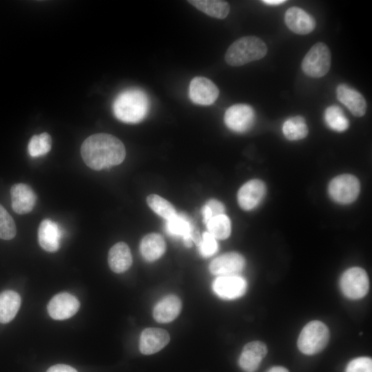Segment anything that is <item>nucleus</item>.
I'll use <instances>...</instances> for the list:
<instances>
[{"label": "nucleus", "instance_id": "7c9ffc66", "mask_svg": "<svg viewBox=\"0 0 372 372\" xmlns=\"http://www.w3.org/2000/svg\"><path fill=\"white\" fill-rule=\"evenodd\" d=\"M16 233L17 229L13 218L0 205V238L3 240L12 239Z\"/></svg>", "mask_w": 372, "mask_h": 372}, {"label": "nucleus", "instance_id": "5701e85b", "mask_svg": "<svg viewBox=\"0 0 372 372\" xmlns=\"http://www.w3.org/2000/svg\"><path fill=\"white\" fill-rule=\"evenodd\" d=\"M139 249L143 258L152 262L163 255L166 249V244L161 235L151 233L142 238Z\"/></svg>", "mask_w": 372, "mask_h": 372}, {"label": "nucleus", "instance_id": "72a5a7b5", "mask_svg": "<svg viewBox=\"0 0 372 372\" xmlns=\"http://www.w3.org/2000/svg\"><path fill=\"white\" fill-rule=\"evenodd\" d=\"M345 372H372V360L368 357L356 358L348 364Z\"/></svg>", "mask_w": 372, "mask_h": 372}, {"label": "nucleus", "instance_id": "9b49d317", "mask_svg": "<svg viewBox=\"0 0 372 372\" xmlns=\"http://www.w3.org/2000/svg\"><path fill=\"white\" fill-rule=\"evenodd\" d=\"M189 95L193 103L198 105H209L217 99L219 90L210 79L199 76L191 80Z\"/></svg>", "mask_w": 372, "mask_h": 372}, {"label": "nucleus", "instance_id": "2eb2a0df", "mask_svg": "<svg viewBox=\"0 0 372 372\" xmlns=\"http://www.w3.org/2000/svg\"><path fill=\"white\" fill-rule=\"evenodd\" d=\"M266 344L261 341H252L245 345L238 363L245 372H255L267 354Z\"/></svg>", "mask_w": 372, "mask_h": 372}, {"label": "nucleus", "instance_id": "f3484780", "mask_svg": "<svg viewBox=\"0 0 372 372\" xmlns=\"http://www.w3.org/2000/svg\"><path fill=\"white\" fill-rule=\"evenodd\" d=\"M12 209L19 214L30 212L37 200V196L33 189L24 183H17L10 189Z\"/></svg>", "mask_w": 372, "mask_h": 372}, {"label": "nucleus", "instance_id": "473e14b6", "mask_svg": "<svg viewBox=\"0 0 372 372\" xmlns=\"http://www.w3.org/2000/svg\"><path fill=\"white\" fill-rule=\"evenodd\" d=\"M225 206L216 199H210L202 208L203 221L205 224L212 218L224 214Z\"/></svg>", "mask_w": 372, "mask_h": 372}, {"label": "nucleus", "instance_id": "1a4fd4ad", "mask_svg": "<svg viewBox=\"0 0 372 372\" xmlns=\"http://www.w3.org/2000/svg\"><path fill=\"white\" fill-rule=\"evenodd\" d=\"M167 233L174 237H182L187 247L192 246V242L198 246L201 238L195 231L191 220L185 214H176L167 220L165 224Z\"/></svg>", "mask_w": 372, "mask_h": 372}, {"label": "nucleus", "instance_id": "39448f33", "mask_svg": "<svg viewBox=\"0 0 372 372\" xmlns=\"http://www.w3.org/2000/svg\"><path fill=\"white\" fill-rule=\"evenodd\" d=\"M331 63V52L322 42L314 44L302 61V71L309 76L320 78L329 71Z\"/></svg>", "mask_w": 372, "mask_h": 372}, {"label": "nucleus", "instance_id": "b1692460", "mask_svg": "<svg viewBox=\"0 0 372 372\" xmlns=\"http://www.w3.org/2000/svg\"><path fill=\"white\" fill-rule=\"evenodd\" d=\"M21 305L18 293L6 290L0 293V323L10 322L17 315Z\"/></svg>", "mask_w": 372, "mask_h": 372}, {"label": "nucleus", "instance_id": "bb28decb", "mask_svg": "<svg viewBox=\"0 0 372 372\" xmlns=\"http://www.w3.org/2000/svg\"><path fill=\"white\" fill-rule=\"evenodd\" d=\"M324 121L331 130L344 132L348 129L349 123L342 110L337 105L328 107L324 111Z\"/></svg>", "mask_w": 372, "mask_h": 372}, {"label": "nucleus", "instance_id": "20e7f679", "mask_svg": "<svg viewBox=\"0 0 372 372\" xmlns=\"http://www.w3.org/2000/svg\"><path fill=\"white\" fill-rule=\"evenodd\" d=\"M329 330L321 321L313 320L302 329L298 339V347L306 355H314L322 351L329 340Z\"/></svg>", "mask_w": 372, "mask_h": 372}, {"label": "nucleus", "instance_id": "cd10ccee", "mask_svg": "<svg viewBox=\"0 0 372 372\" xmlns=\"http://www.w3.org/2000/svg\"><path fill=\"white\" fill-rule=\"evenodd\" d=\"M206 225L208 232L216 239H226L231 234V222L225 214L211 218Z\"/></svg>", "mask_w": 372, "mask_h": 372}, {"label": "nucleus", "instance_id": "0eeeda50", "mask_svg": "<svg viewBox=\"0 0 372 372\" xmlns=\"http://www.w3.org/2000/svg\"><path fill=\"white\" fill-rule=\"evenodd\" d=\"M360 189L359 180L355 176L342 174L331 180L328 191L329 196L334 201L347 205L356 200Z\"/></svg>", "mask_w": 372, "mask_h": 372}, {"label": "nucleus", "instance_id": "c85d7f7f", "mask_svg": "<svg viewBox=\"0 0 372 372\" xmlns=\"http://www.w3.org/2000/svg\"><path fill=\"white\" fill-rule=\"evenodd\" d=\"M147 203L156 214L167 220L177 214L174 207L169 201L158 195H149L147 198Z\"/></svg>", "mask_w": 372, "mask_h": 372}, {"label": "nucleus", "instance_id": "4be33fe9", "mask_svg": "<svg viewBox=\"0 0 372 372\" xmlns=\"http://www.w3.org/2000/svg\"><path fill=\"white\" fill-rule=\"evenodd\" d=\"M107 260L112 271L121 273L127 271L132 264V256L128 245L123 242L116 243L110 249Z\"/></svg>", "mask_w": 372, "mask_h": 372}, {"label": "nucleus", "instance_id": "e433bc0d", "mask_svg": "<svg viewBox=\"0 0 372 372\" xmlns=\"http://www.w3.org/2000/svg\"><path fill=\"white\" fill-rule=\"evenodd\" d=\"M262 3L269 4V5H279L283 3H285V0H264L262 1Z\"/></svg>", "mask_w": 372, "mask_h": 372}, {"label": "nucleus", "instance_id": "6ab92c4d", "mask_svg": "<svg viewBox=\"0 0 372 372\" xmlns=\"http://www.w3.org/2000/svg\"><path fill=\"white\" fill-rule=\"evenodd\" d=\"M337 99L344 105L353 115L361 117L366 111V103L363 96L349 86L340 84L336 89Z\"/></svg>", "mask_w": 372, "mask_h": 372}, {"label": "nucleus", "instance_id": "f704fd0d", "mask_svg": "<svg viewBox=\"0 0 372 372\" xmlns=\"http://www.w3.org/2000/svg\"><path fill=\"white\" fill-rule=\"evenodd\" d=\"M46 372H78L74 368L64 364H58L50 366Z\"/></svg>", "mask_w": 372, "mask_h": 372}, {"label": "nucleus", "instance_id": "7ed1b4c3", "mask_svg": "<svg viewBox=\"0 0 372 372\" xmlns=\"http://www.w3.org/2000/svg\"><path fill=\"white\" fill-rule=\"evenodd\" d=\"M267 52L265 43L255 36L236 40L227 49L225 59L231 66H240L262 59Z\"/></svg>", "mask_w": 372, "mask_h": 372}, {"label": "nucleus", "instance_id": "dca6fc26", "mask_svg": "<svg viewBox=\"0 0 372 372\" xmlns=\"http://www.w3.org/2000/svg\"><path fill=\"white\" fill-rule=\"evenodd\" d=\"M168 332L161 328L145 329L140 337L139 350L144 355L156 353L163 349L169 342Z\"/></svg>", "mask_w": 372, "mask_h": 372}, {"label": "nucleus", "instance_id": "c9c22d12", "mask_svg": "<svg viewBox=\"0 0 372 372\" xmlns=\"http://www.w3.org/2000/svg\"><path fill=\"white\" fill-rule=\"evenodd\" d=\"M267 372H289V371L283 366H276L270 368Z\"/></svg>", "mask_w": 372, "mask_h": 372}, {"label": "nucleus", "instance_id": "c756f323", "mask_svg": "<svg viewBox=\"0 0 372 372\" xmlns=\"http://www.w3.org/2000/svg\"><path fill=\"white\" fill-rule=\"evenodd\" d=\"M52 147V138L47 132L34 135L28 143V152L32 157H38L49 152Z\"/></svg>", "mask_w": 372, "mask_h": 372}, {"label": "nucleus", "instance_id": "f257e3e1", "mask_svg": "<svg viewBox=\"0 0 372 372\" xmlns=\"http://www.w3.org/2000/svg\"><path fill=\"white\" fill-rule=\"evenodd\" d=\"M81 154L85 163L94 170H101L121 164L125 157L123 143L116 136L95 134L82 143Z\"/></svg>", "mask_w": 372, "mask_h": 372}, {"label": "nucleus", "instance_id": "9d476101", "mask_svg": "<svg viewBox=\"0 0 372 372\" xmlns=\"http://www.w3.org/2000/svg\"><path fill=\"white\" fill-rule=\"evenodd\" d=\"M214 293L225 300H233L242 296L247 289L246 280L238 275L218 276L213 282Z\"/></svg>", "mask_w": 372, "mask_h": 372}, {"label": "nucleus", "instance_id": "ddd939ff", "mask_svg": "<svg viewBox=\"0 0 372 372\" xmlns=\"http://www.w3.org/2000/svg\"><path fill=\"white\" fill-rule=\"evenodd\" d=\"M245 265V260L241 254L229 252L214 259L209 269L211 273L218 276H234L240 273Z\"/></svg>", "mask_w": 372, "mask_h": 372}, {"label": "nucleus", "instance_id": "f03ea898", "mask_svg": "<svg viewBox=\"0 0 372 372\" xmlns=\"http://www.w3.org/2000/svg\"><path fill=\"white\" fill-rule=\"evenodd\" d=\"M149 101L147 94L136 87L126 89L114 99L112 109L119 121L127 123H137L147 116Z\"/></svg>", "mask_w": 372, "mask_h": 372}, {"label": "nucleus", "instance_id": "2f4dec72", "mask_svg": "<svg viewBox=\"0 0 372 372\" xmlns=\"http://www.w3.org/2000/svg\"><path fill=\"white\" fill-rule=\"evenodd\" d=\"M198 248L201 256L207 258L211 256L217 251L218 243L214 236L208 231H205L203 234Z\"/></svg>", "mask_w": 372, "mask_h": 372}, {"label": "nucleus", "instance_id": "423d86ee", "mask_svg": "<svg viewBox=\"0 0 372 372\" xmlns=\"http://www.w3.org/2000/svg\"><path fill=\"white\" fill-rule=\"evenodd\" d=\"M340 287L347 298L352 300L362 298L366 295L369 289L368 275L360 267L348 269L341 276Z\"/></svg>", "mask_w": 372, "mask_h": 372}, {"label": "nucleus", "instance_id": "412c9836", "mask_svg": "<svg viewBox=\"0 0 372 372\" xmlns=\"http://www.w3.org/2000/svg\"><path fill=\"white\" fill-rule=\"evenodd\" d=\"M182 308L181 300L170 294L162 298L153 310L154 320L160 323H168L177 318Z\"/></svg>", "mask_w": 372, "mask_h": 372}, {"label": "nucleus", "instance_id": "a211bd4d", "mask_svg": "<svg viewBox=\"0 0 372 372\" xmlns=\"http://www.w3.org/2000/svg\"><path fill=\"white\" fill-rule=\"evenodd\" d=\"M285 22L291 31L300 35L307 34L316 28L312 16L298 7L289 8L286 11Z\"/></svg>", "mask_w": 372, "mask_h": 372}, {"label": "nucleus", "instance_id": "a878e982", "mask_svg": "<svg viewBox=\"0 0 372 372\" xmlns=\"http://www.w3.org/2000/svg\"><path fill=\"white\" fill-rule=\"evenodd\" d=\"M308 127L305 119L301 116L291 117L282 125V132L289 141L302 139L308 134Z\"/></svg>", "mask_w": 372, "mask_h": 372}, {"label": "nucleus", "instance_id": "393cba45", "mask_svg": "<svg viewBox=\"0 0 372 372\" xmlns=\"http://www.w3.org/2000/svg\"><path fill=\"white\" fill-rule=\"evenodd\" d=\"M190 4L211 17L223 19L227 17L230 6L227 1L220 0H189Z\"/></svg>", "mask_w": 372, "mask_h": 372}, {"label": "nucleus", "instance_id": "4468645a", "mask_svg": "<svg viewBox=\"0 0 372 372\" xmlns=\"http://www.w3.org/2000/svg\"><path fill=\"white\" fill-rule=\"evenodd\" d=\"M265 191V185L262 180L252 179L247 181L238 192V205L246 211L254 209L264 198Z\"/></svg>", "mask_w": 372, "mask_h": 372}, {"label": "nucleus", "instance_id": "f8f14e48", "mask_svg": "<svg viewBox=\"0 0 372 372\" xmlns=\"http://www.w3.org/2000/svg\"><path fill=\"white\" fill-rule=\"evenodd\" d=\"M80 303L73 295L62 292L55 295L48 304V312L54 320H66L73 316L79 310Z\"/></svg>", "mask_w": 372, "mask_h": 372}, {"label": "nucleus", "instance_id": "6e6552de", "mask_svg": "<svg viewBox=\"0 0 372 372\" xmlns=\"http://www.w3.org/2000/svg\"><path fill=\"white\" fill-rule=\"evenodd\" d=\"M255 121V112L247 104L238 103L229 107L225 112L224 121L231 130L243 133L251 128Z\"/></svg>", "mask_w": 372, "mask_h": 372}, {"label": "nucleus", "instance_id": "aec40b11", "mask_svg": "<svg viewBox=\"0 0 372 372\" xmlns=\"http://www.w3.org/2000/svg\"><path fill=\"white\" fill-rule=\"evenodd\" d=\"M62 231L55 222L43 220L39 227L38 240L40 246L46 251L55 252L60 247Z\"/></svg>", "mask_w": 372, "mask_h": 372}]
</instances>
